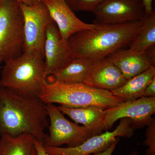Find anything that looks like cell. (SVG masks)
<instances>
[{
  "mask_svg": "<svg viewBox=\"0 0 155 155\" xmlns=\"http://www.w3.org/2000/svg\"><path fill=\"white\" fill-rule=\"evenodd\" d=\"M155 113V97H143L127 101L114 107L106 109L104 124L106 130L119 119L127 118L133 122L134 128L147 125Z\"/></svg>",
  "mask_w": 155,
  "mask_h": 155,
  "instance_id": "cell-10",
  "label": "cell"
},
{
  "mask_svg": "<svg viewBox=\"0 0 155 155\" xmlns=\"http://www.w3.org/2000/svg\"><path fill=\"white\" fill-rule=\"evenodd\" d=\"M45 38L44 56L47 77L66 64L71 55L67 42L62 38L54 21L48 26Z\"/></svg>",
  "mask_w": 155,
  "mask_h": 155,
  "instance_id": "cell-12",
  "label": "cell"
},
{
  "mask_svg": "<svg viewBox=\"0 0 155 155\" xmlns=\"http://www.w3.org/2000/svg\"><path fill=\"white\" fill-rule=\"evenodd\" d=\"M24 21V51L37 50L44 54L47 28L53 21L42 1L28 5L19 3Z\"/></svg>",
  "mask_w": 155,
  "mask_h": 155,
  "instance_id": "cell-8",
  "label": "cell"
},
{
  "mask_svg": "<svg viewBox=\"0 0 155 155\" xmlns=\"http://www.w3.org/2000/svg\"><path fill=\"white\" fill-rule=\"evenodd\" d=\"M2 67H1V66H0V69H2Z\"/></svg>",
  "mask_w": 155,
  "mask_h": 155,
  "instance_id": "cell-30",
  "label": "cell"
},
{
  "mask_svg": "<svg viewBox=\"0 0 155 155\" xmlns=\"http://www.w3.org/2000/svg\"><path fill=\"white\" fill-rule=\"evenodd\" d=\"M35 144L38 155H51L48 154L45 150L44 144L42 142L35 139Z\"/></svg>",
  "mask_w": 155,
  "mask_h": 155,
  "instance_id": "cell-25",
  "label": "cell"
},
{
  "mask_svg": "<svg viewBox=\"0 0 155 155\" xmlns=\"http://www.w3.org/2000/svg\"><path fill=\"white\" fill-rule=\"evenodd\" d=\"M121 71L126 80L148 69L151 64L145 52L119 49L106 58Z\"/></svg>",
  "mask_w": 155,
  "mask_h": 155,
  "instance_id": "cell-14",
  "label": "cell"
},
{
  "mask_svg": "<svg viewBox=\"0 0 155 155\" xmlns=\"http://www.w3.org/2000/svg\"><path fill=\"white\" fill-rule=\"evenodd\" d=\"M48 117L49 118V134H47L44 144L48 146L67 147L78 146L93 136L92 134L83 126L70 122L54 104H46Z\"/></svg>",
  "mask_w": 155,
  "mask_h": 155,
  "instance_id": "cell-6",
  "label": "cell"
},
{
  "mask_svg": "<svg viewBox=\"0 0 155 155\" xmlns=\"http://www.w3.org/2000/svg\"><path fill=\"white\" fill-rule=\"evenodd\" d=\"M149 60L150 63L152 66H154L155 65V45L152 46L151 47L148 48L144 52Z\"/></svg>",
  "mask_w": 155,
  "mask_h": 155,
  "instance_id": "cell-23",
  "label": "cell"
},
{
  "mask_svg": "<svg viewBox=\"0 0 155 155\" xmlns=\"http://www.w3.org/2000/svg\"><path fill=\"white\" fill-rule=\"evenodd\" d=\"M93 62L81 58H72L53 75L47 77L49 83H83Z\"/></svg>",
  "mask_w": 155,
  "mask_h": 155,
  "instance_id": "cell-16",
  "label": "cell"
},
{
  "mask_svg": "<svg viewBox=\"0 0 155 155\" xmlns=\"http://www.w3.org/2000/svg\"><path fill=\"white\" fill-rule=\"evenodd\" d=\"M145 140L143 144L147 147L146 151L147 155H155V120L152 118L147 125Z\"/></svg>",
  "mask_w": 155,
  "mask_h": 155,
  "instance_id": "cell-21",
  "label": "cell"
},
{
  "mask_svg": "<svg viewBox=\"0 0 155 155\" xmlns=\"http://www.w3.org/2000/svg\"><path fill=\"white\" fill-rule=\"evenodd\" d=\"M33 135L22 134L17 136L0 137V155H38Z\"/></svg>",
  "mask_w": 155,
  "mask_h": 155,
  "instance_id": "cell-18",
  "label": "cell"
},
{
  "mask_svg": "<svg viewBox=\"0 0 155 155\" xmlns=\"http://www.w3.org/2000/svg\"><path fill=\"white\" fill-rule=\"evenodd\" d=\"M48 117L46 104L38 96L0 86V137L28 134L44 143Z\"/></svg>",
  "mask_w": 155,
  "mask_h": 155,
  "instance_id": "cell-1",
  "label": "cell"
},
{
  "mask_svg": "<svg viewBox=\"0 0 155 155\" xmlns=\"http://www.w3.org/2000/svg\"><path fill=\"white\" fill-rule=\"evenodd\" d=\"M42 0H38V2H40V1H41Z\"/></svg>",
  "mask_w": 155,
  "mask_h": 155,
  "instance_id": "cell-29",
  "label": "cell"
},
{
  "mask_svg": "<svg viewBox=\"0 0 155 155\" xmlns=\"http://www.w3.org/2000/svg\"><path fill=\"white\" fill-rule=\"evenodd\" d=\"M153 1L154 0H142L144 6L145 14H151L154 11L153 7Z\"/></svg>",
  "mask_w": 155,
  "mask_h": 155,
  "instance_id": "cell-26",
  "label": "cell"
},
{
  "mask_svg": "<svg viewBox=\"0 0 155 155\" xmlns=\"http://www.w3.org/2000/svg\"><path fill=\"white\" fill-rule=\"evenodd\" d=\"M142 19L115 24H96L92 30L77 32L67 41L71 58L92 62L107 58L129 44L142 25Z\"/></svg>",
  "mask_w": 155,
  "mask_h": 155,
  "instance_id": "cell-2",
  "label": "cell"
},
{
  "mask_svg": "<svg viewBox=\"0 0 155 155\" xmlns=\"http://www.w3.org/2000/svg\"><path fill=\"white\" fill-rule=\"evenodd\" d=\"M129 155H138V152L137 150H135L131 152Z\"/></svg>",
  "mask_w": 155,
  "mask_h": 155,
  "instance_id": "cell-28",
  "label": "cell"
},
{
  "mask_svg": "<svg viewBox=\"0 0 155 155\" xmlns=\"http://www.w3.org/2000/svg\"><path fill=\"white\" fill-rule=\"evenodd\" d=\"M155 77V67L151 66L140 74L126 81L118 88L111 91L114 95L124 101L137 99L143 97L147 87Z\"/></svg>",
  "mask_w": 155,
  "mask_h": 155,
  "instance_id": "cell-17",
  "label": "cell"
},
{
  "mask_svg": "<svg viewBox=\"0 0 155 155\" xmlns=\"http://www.w3.org/2000/svg\"><path fill=\"white\" fill-rule=\"evenodd\" d=\"M4 63L0 86L22 94L38 96L47 81L42 53L25 51Z\"/></svg>",
  "mask_w": 155,
  "mask_h": 155,
  "instance_id": "cell-3",
  "label": "cell"
},
{
  "mask_svg": "<svg viewBox=\"0 0 155 155\" xmlns=\"http://www.w3.org/2000/svg\"><path fill=\"white\" fill-rule=\"evenodd\" d=\"M38 97L45 104H58L72 108L96 106L108 109L124 102L110 91L93 88L84 83H49L46 81Z\"/></svg>",
  "mask_w": 155,
  "mask_h": 155,
  "instance_id": "cell-4",
  "label": "cell"
},
{
  "mask_svg": "<svg viewBox=\"0 0 155 155\" xmlns=\"http://www.w3.org/2000/svg\"><path fill=\"white\" fill-rule=\"evenodd\" d=\"M115 130L93 136L82 144L74 147H61L45 145L46 152L51 155H88L98 153L108 149L118 137L130 138L135 128L133 122L127 118L120 119Z\"/></svg>",
  "mask_w": 155,
  "mask_h": 155,
  "instance_id": "cell-7",
  "label": "cell"
},
{
  "mask_svg": "<svg viewBox=\"0 0 155 155\" xmlns=\"http://www.w3.org/2000/svg\"><path fill=\"white\" fill-rule=\"evenodd\" d=\"M58 107L75 123L83 125L93 136L101 134L103 130H106V109L96 106L72 108L61 106Z\"/></svg>",
  "mask_w": 155,
  "mask_h": 155,
  "instance_id": "cell-15",
  "label": "cell"
},
{
  "mask_svg": "<svg viewBox=\"0 0 155 155\" xmlns=\"http://www.w3.org/2000/svg\"><path fill=\"white\" fill-rule=\"evenodd\" d=\"M126 81L119 69L106 58L93 62L83 83L93 88L111 91Z\"/></svg>",
  "mask_w": 155,
  "mask_h": 155,
  "instance_id": "cell-13",
  "label": "cell"
},
{
  "mask_svg": "<svg viewBox=\"0 0 155 155\" xmlns=\"http://www.w3.org/2000/svg\"><path fill=\"white\" fill-rule=\"evenodd\" d=\"M142 22L140 28L128 44L129 49L138 52H144L155 45V11L151 14H145Z\"/></svg>",
  "mask_w": 155,
  "mask_h": 155,
  "instance_id": "cell-19",
  "label": "cell"
},
{
  "mask_svg": "<svg viewBox=\"0 0 155 155\" xmlns=\"http://www.w3.org/2000/svg\"><path fill=\"white\" fill-rule=\"evenodd\" d=\"M20 4L31 5L37 2L38 0H14Z\"/></svg>",
  "mask_w": 155,
  "mask_h": 155,
  "instance_id": "cell-27",
  "label": "cell"
},
{
  "mask_svg": "<svg viewBox=\"0 0 155 155\" xmlns=\"http://www.w3.org/2000/svg\"><path fill=\"white\" fill-rule=\"evenodd\" d=\"M73 11L93 12L105 0H66Z\"/></svg>",
  "mask_w": 155,
  "mask_h": 155,
  "instance_id": "cell-20",
  "label": "cell"
},
{
  "mask_svg": "<svg viewBox=\"0 0 155 155\" xmlns=\"http://www.w3.org/2000/svg\"><path fill=\"white\" fill-rule=\"evenodd\" d=\"M95 24H115L141 20L142 0H105L93 11Z\"/></svg>",
  "mask_w": 155,
  "mask_h": 155,
  "instance_id": "cell-9",
  "label": "cell"
},
{
  "mask_svg": "<svg viewBox=\"0 0 155 155\" xmlns=\"http://www.w3.org/2000/svg\"><path fill=\"white\" fill-rule=\"evenodd\" d=\"M23 15L19 3L0 0V64L24 51Z\"/></svg>",
  "mask_w": 155,
  "mask_h": 155,
  "instance_id": "cell-5",
  "label": "cell"
},
{
  "mask_svg": "<svg viewBox=\"0 0 155 155\" xmlns=\"http://www.w3.org/2000/svg\"><path fill=\"white\" fill-rule=\"evenodd\" d=\"M119 140H120V137H118L116 139V140L110 146L102 152L88 155H112L114 150L116 149V145H117V143H119Z\"/></svg>",
  "mask_w": 155,
  "mask_h": 155,
  "instance_id": "cell-24",
  "label": "cell"
},
{
  "mask_svg": "<svg viewBox=\"0 0 155 155\" xmlns=\"http://www.w3.org/2000/svg\"><path fill=\"white\" fill-rule=\"evenodd\" d=\"M143 97H155V77L152 79L147 87Z\"/></svg>",
  "mask_w": 155,
  "mask_h": 155,
  "instance_id": "cell-22",
  "label": "cell"
},
{
  "mask_svg": "<svg viewBox=\"0 0 155 155\" xmlns=\"http://www.w3.org/2000/svg\"><path fill=\"white\" fill-rule=\"evenodd\" d=\"M55 23L62 38L67 41L70 37L83 31L92 30L96 25L85 23L78 19L66 0H42Z\"/></svg>",
  "mask_w": 155,
  "mask_h": 155,
  "instance_id": "cell-11",
  "label": "cell"
}]
</instances>
